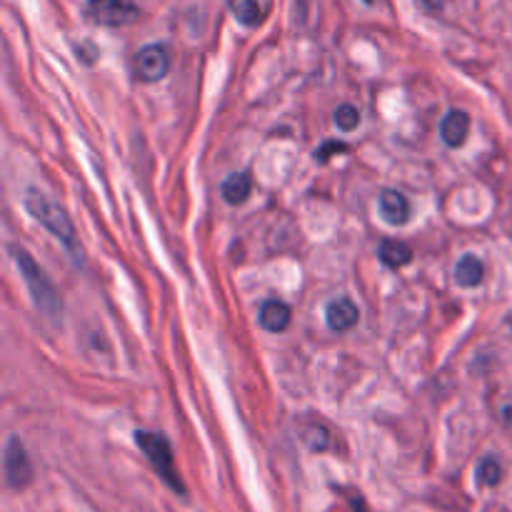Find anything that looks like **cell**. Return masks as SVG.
Segmentation results:
<instances>
[{"label":"cell","mask_w":512,"mask_h":512,"mask_svg":"<svg viewBox=\"0 0 512 512\" xmlns=\"http://www.w3.org/2000/svg\"><path fill=\"white\" fill-rule=\"evenodd\" d=\"M335 125L340 128V133H350V130H355L360 125V110L355 108V105L350 103H343L338 110H335Z\"/></svg>","instance_id":"cell-16"},{"label":"cell","mask_w":512,"mask_h":512,"mask_svg":"<svg viewBox=\"0 0 512 512\" xmlns=\"http://www.w3.org/2000/svg\"><path fill=\"white\" fill-rule=\"evenodd\" d=\"M230 10L248 28H253V25H258L263 20V10H260L258 0H230Z\"/></svg>","instance_id":"cell-14"},{"label":"cell","mask_w":512,"mask_h":512,"mask_svg":"<svg viewBox=\"0 0 512 512\" xmlns=\"http://www.w3.org/2000/svg\"><path fill=\"white\" fill-rule=\"evenodd\" d=\"M8 253L10 258L15 260V265H18L20 275H23L25 288H28L35 308H38L45 318L60 320V315H63V300H60V293L55 290L48 273H45V270L35 263L33 255L25 248H20V245H10Z\"/></svg>","instance_id":"cell-2"},{"label":"cell","mask_w":512,"mask_h":512,"mask_svg":"<svg viewBox=\"0 0 512 512\" xmlns=\"http://www.w3.org/2000/svg\"><path fill=\"white\" fill-rule=\"evenodd\" d=\"M483 278L485 265L483 260L475 258V255H465L458 263V268H455V280H458V285H463V288H475V285L483 283Z\"/></svg>","instance_id":"cell-13"},{"label":"cell","mask_w":512,"mask_h":512,"mask_svg":"<svg viewBox=\"0 0 512 512\" xmlns=\"http://www.w3.org/2000/svg\"><path fill=\"white\" fill-rule=\"evenodd\" d=\"M378 258L380 263L388 265V268H403L413 260V248L403 240H383L378 245Z\"/></svg>","instance_id":"cell-11"},{"label":"cell","mask_w":512,"mask_h":512,"mask_svg":"<svg viewBox=\"0 0 512 512\" xmlns=\"http://www.w3.org/2000/svg\"><path fill=\"white\" fill-rule=\"evenodd\" d=\"M223 198L228 200L230 205H240L248 200L250 190H253V180H250L248 173H233L223 180Z\"/></svg>","instance_id":"cell-12"},{"label":"cell","mask_w":512,"mask_h":512,"mask_svg":"<svg viewBox=\"0 0 512 512\" xmlns=\"http://www.w3.org/2000/svg\"><path fill=\"white\" fill-rule=\"evenodd\" d=\"M170 70V50L165 45L153 43L145 45L135 53L133 58V73L135 78L143 83H155V80L165 78Z\"/></svg>","instance_id":"cell-5"},{"label":"cell","mask_w":512,"mask_h":512,"mask_svg":"<svg viewBox=\"0 0 512 512\" xmlns=\"http://www.w3.org/2000/svg\"><path fill=\"white\" fill-rule=\"evenodd\" d=\"M5 483L13 490L28 488L33 480V463L28 458V450L18 438H8L5 445Z\"/></svg>","instance_id":"cell-6"},{"label":"cell","mask_w":512,"mask_h":512,"mask_svg":"<svg viewBox=\"0 0 512 512\" xmlns=\"http://www.w3.org/2000/svg\"><path fill=\"white\" fill-rule=\"evenodd\" d=\"M503 480V465L498 458H483L478 465V483L483 488H495Z\"/></svg>","instance_id":"cell-15"},{"label":"cell","mask_w":512,"mask_h":512,"mask_svg":"<svg viewBox=\"0 0 512 512\" xmlns=\"http://www.w3.org/2000/svg\"><path fill=\"white\" fill-rule=\"evenodd\" d=\"M343 150H348V145L345 143H325L323 148H318V153H315V158L318 160H328L330 158V153H343Z\"/></svg>","instance_id":"cell-18"},{"label":"cell","mask_w":512,"mask_h":512,"mask_svg":"<svg viewBox=\"0 0 512 512\" xmlns=\"http://www.w3.org/2000/svg\"><path fill=\"white\" fill-rule=\"evenodd\" d=\"M290 305L283 303V300H265L260 305V313H258V323L260 328L268 330V333H283L285 328L290 325Z\"/></svg>","instance_id":"cell-8"},{"label":"cell","mask_w":512,"mask_h":512,"mask_svg":"<svg viewBox=\"0 0 512 512\" xmlns=\"http://www.w3.org/2000/svg\"><path fill=\"white\" fill-rule=\"evenodd\" d=\"M358 318V308H355L353 300L348 298L333 300V303L325 308V320H328V328L333 330V333H348L350 328L358 325Z\"/></svg>","instance_id":"cell-7"},{"label":"cell","mask_w":512,"mask_h":512,"mask_svg":"<svg viewBox=\"0 0 512 512\" xmlns=\"http://www.w3.org/2000/svg\"><path fill=\"white\" fill-rule=\"evenodd\" d=\"M135 445L145 453V458L150 460L155 470H158L160 478L175 490V493L185 495V485L180 480V475L175 473V458H173V445L165 435L150 433V430H135Z\"/></svg>","instance_id":"cell-3"},{"label":"cell","mask_w":512,"mask_h":512,"mask_svg":"<svg viewBox=\"0 0 512 512\" xmlns=\"http://www.w3.org/2000/svg\"><path fill=\"white\" fill-rule=\"evenodd\" d=\"M85 18L103 28H125L140 18V8L135 0H88Z\"/></svg>","instance_id":"cell-4"},{"label":"cell","mask_w":512,"mask_h":512,"mask_svg":"<svg viewBox=\"0 0 512 512\" xmlns=\"http://www.w3.org/2000/svg\"><path fill=\"white\" fill-rule=\"evenodd\" d=\"M305 443H308L310 450H328L330 448V433L323 428V425H313L310 430H305Z\"/></svg>","instance_id":"cell-17"},{"label":"cell","mask_w":512,"mask_h":512,"mask_svg":"<svg viewBox=\"0 0 512 512\" xmlns=\"http://www.w3.org/2000/svg\"><path fill=\"white\" fill-rule=\"evenodd\" d=\"M470 133V115L465 110H450L440 123V135L450 148H460L468 140Z\"/></svg>","instance_id":"cell-10"},{"label":"cell","mask_w":512,"mask_h":512,"mask_svg":"<svg viewBox=\"0 0 512 512\" xmlns=\"http://www.w3.org/2000/svg\"><path fill=\"white\" fill-rule=\"evenodd\" d=\"M380 215L390 225H405L410 220V203L400 190H383L380 193Z\"/></svg>","instance_id":"cell-9"},{"label":"cell","mask_w":512,"mask_h":512,"mask_svg":"<svg viewBox=\"0 0 512 512\" xmlns=\"http://www.w3.org/2000/svg\"><path fill=\"white\" fill-rule=\"evenodd\" d=\"M23 203L25 210L30 213V218H33L35 223L43 225L55 240H60V243L68 248V253L75 258V263H83V248H80L78 243V235H75V225L73 220H70V215L65 213L50 195H45L43 190L38 188H30L28 193H25Z\"/></svg>","instance_id":"cell-1"}]
</instances>
